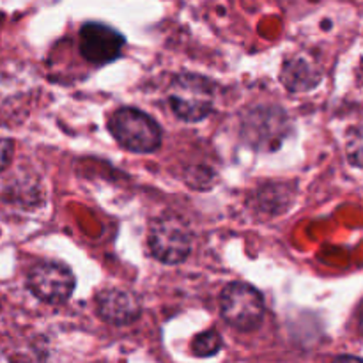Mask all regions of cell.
I'll list each match as a JSON object with an SVG mask.
<instances>
[{"instance_id":"cell-1","label":"cell","mask_w":363,"mask_h":363,"mask_svg":"<svg viewBox=\"0 0 363 363\" xmlns=\"http://www.w3.org/2000/svg\"><path fill=\"white\" fill-rule=\"evenodd\" d=\"M167 101L181 121L197 123L211 113L215 85L208 78L194 73L176 74L169 85Z\"/></svg>"},{"instance_id":"cell-2","label":"cell","mask_w":363,"mask_h":363,"mask_svg":"<svg viewBox=\"0 0 363 363\" xmlns=\"http://www.w3.org/2000/svg\"><path fill=\"white\" fill-rule=\"evenodd\" d=\"M108 130L124 149L142 155L158 151L163 140L158 123L145 112L131 106H123L112 113Z\"/></svg>"},{"instance_id":"cell-3","label":"cell","mask_w":363,"mask_h":363,"mask_svg":"<svg viewBox=\"0 0 363 363\" xmlns=\"http://www.w3.org/2000/svg\"><path fill=\"white\" fill-rule=\"evenodd\" d=\"M220 312L229 326L240 332H252L259 328L264 319V298L250 284L233 282L223 289Z\"/></svg>"},{"instance_id":"cell-4","label":"cell","mask_w":363,"mask_h":363,"mask_svg":"<svg viewBox=\"0 0 363 363\" xmlns=\"http://www.w3.org/2000/svg\"><path fill=\"white\" fill-rule=\"evenodd\" d=\"M191 233L186 223L174 216L156 220L149 233V248L156 261L163 264H181L191 252Z\"/></svg>"},{"instance_id":"cell-5","label":"cell","mask_w":363,"mask_h":363,"mask_svg":"<svg viewBox=\"0 0 363 363\" xmlns=\"http://www.w3.org/2000/svg\"><path fill=\"white\" fill-rule=\"evenodd\" d=\"M77 280L69 268L59 262H39L28 272L27 287L38 300L60 305L73 294Z\"/></svg>"},{"instance_id":"cell-6","label":"cell","mask_w":363,"mask_h":363,"mask_svg":"<svg viewBox=\"0 0 363 363\" xmlns=\"http://www.w3.org/2000/svg\"><path fill=\"white\" fill-rule=\"evenodd\" d=\"M124 35L99 21H89L80 28V52L85 60L103 66L119 59L124 48Z\"/></svg>"},{"instance_id":"cell-7","label":"cell","mask_w":363,"mask_h":363,"mask_svg":"<svg viewBox=\"0 0 363 363\" xmlns=\"http://www.w3.org/2000/svg\"><path fill=\"white\" fill-rule=\"evenodd\" d=\"M96 311L103 321L116 326L131 325L142 314L138 298L126 289H105L96 296Z\"/></svg>"},{"instance_id":"cell-8","label":"cell","mask_w":363,"mask_h":363,"mask_svg":"<svg viewBox=\"0 0 363 363\" xmlns=\"http://www.w3.org/2000/svg\"><path fill=\"white\" fill-rule=\"evenodd\" d=\"M280 80L291 92H307L318 87L319 82H321V73L307 59L293 57V59L284 62Z\"/></svg>"},{"instance_id":"cell-9","label":"cell","mask_w":363,"mask_h":363,"mask_svg":"<svg viewBox=\"0 0 363 363\" xmlns=\"http://www.w3.org/2000/svg\"><path fill=\"white\" fill-rule=\"evenodd\" d=\"M266 123L268 124H262L257 112L250 113V119L245 124V128H247V137H250V144L272 145L277 144L284 137L282 128L287 124V119L282 110L269 108V116Z\"/></svg>"},{"instance_id":"cell-10","label":"cell","mask_w":363,"mask_h":363,"mask_svg":"<svg viewBox=\"0 0 363 363\" xmlns=\"http://www.w3.org/2000/svg\"><path fill=\"white\" fill-rule=\"evenodd\" d=\"M222 337L216 330H208V332L199 333L194 339V344H191V350H194V354L201 358L213 357V354L218 353L222 350Z\"/></svg>"},{"instance_id":"cell-11","label":"cell","mask_w":363,"mask_h":363,"mask_svg":"<svg viewBox=\"0 0 363 363\" xmlns=\"http://www.w3.org/2000/svg\"><path fill=\"white\" fill-rule=\"evenodd\" d=\"M346 152L347 160H350L354 167L363 169V126L354 128L350 133L346 144Z\"/></svg>"},{"instance_id":"cell-12","label":"cell","mask_w":363,"mask_h":363,"mask_svg":"<svg viewBox=\"0 0 363 363\" xmlns=\"http://www.w3.org/2000/svg\"><path fill=\"white\" fill-rule=\"evenodd\" d=\"M13 140H9V138H0V172L6 170L11 160H13Z\"/></svg>"},{"instance_id":"cell-13","label":"cell","mask_w":363,"mask_h":363,"mask_svg":"<svg viewBox=\"0 0 363 363\" xmlns=\"http://www.w3.org/2000/svg\"><path fill=\"white\" fill-rule=\"evenodd\" d=\"M360 332H362V335H363V312H362V315H360Z\"/></svg>"}]
</instances>
